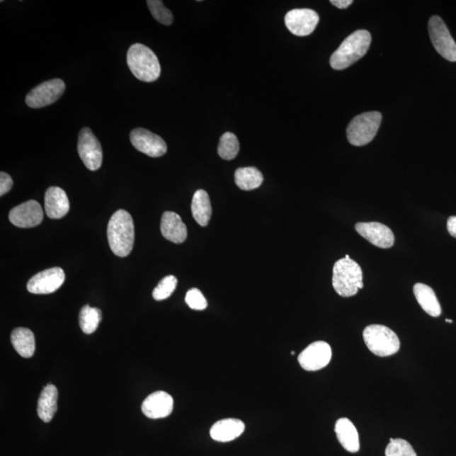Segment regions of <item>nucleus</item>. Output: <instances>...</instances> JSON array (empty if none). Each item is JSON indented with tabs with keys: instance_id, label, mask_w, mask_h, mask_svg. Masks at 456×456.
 I'll return each mask as SVG.
<instances>
[{
	"instance_id": "1",
	"label": "nucleus",
	"mask_w": 456,
	"mask_h": 456,
	"mask_svg": "<svg viewBox=\"0 0 456 456\" xmlns=\"http://www.w3.org/2000/svg\"><path fill=\"white\" fill-rule=\"evenodd\" d=\"M109 246L115 256L126 257L132 251L135 227L132 217L125 210L114 213L108 225Z\"/></svg>"
},
{
	"instance_id": "2",
	"label": "nucleus",
	"mask_w": 456,
	"mask_h": 456,
	"mask_svg": "<svg viewBox=\"0 0 456 456\" xmlns=\"http://www.w3.org/2000/svg\"><path fill=\"white\" fill-rule=\"evenodd\" d=\"M371 41V34L366 30H358L350 34L331 55V67L336 70L350 67L367 54Z\"/></svg>"
},
{
	"instance_id": "3",
	"label": "nucleus",
	"mask_w": 456,
	"mask_h": 456,
	"mask_svg": "<svg viewBox=\"0 0 456 456\" xmlns=\"http://www.w3.org/2000/svg\"><path fill=\"white\" fill-rule=\"evenodd\" d=\"M127 64L139 81L153 82L161 76V65L155 52L142 43H135L129 48Z\"/></svg>"
},
{
	"instance_id": "4",
	"label": "nucleus",
	"mask_w": 456,
	"mask_h": 456,
	"mask_svg": "<svg viewBox=\"0 0 456 456\" xmlns=\"http://www.w3.org/2000/svg\"><path fill=\"white\" fill-rule=\"evenodd\" d=\"M332 285L341 297H350L357 295L363 287V270L352 258H341L333 267Z\"/></svg>"
},
{
	"instance_id": "5",
	"label": "nucleus",
	"mask_w": 456,
	"mask_h": 456,
	"mask_svg": "<svg viewBox=\"0 0 456 456\" xmlns=\"http://www.w3.org/2000/svg\"><path fill=\"white\" fill-rule=\"evenodd\" d=\"M363 336L367 348L377 356H392L400 350L398 336L387 326L371 324L365 329Z\"/></svg>"
},
{
	"instance_id": "6",
	"label": "nucleus",
	"mask_w": 456,
	"mask_h": 456,
	"mask_svg": "<svg viewBox=\"0 0 456 456\" xmlns=\"http://www.w3.org/2000/svg\"><path fill=\"white\" fill-rule=\"evenodd\" d=\"M381 120L382 115L379 112H367L355 117L346 130L348 142L355 147L371 142L378 132Z\"/></svg>"
},
{
	"instance_id": "7",
	"label": "nucleus",
	"mask_w": 456,
	"mask_h": 456,
	"mask_svg": "<svg viewBox=\"0 0 456 456\" xmlns=\"http://www.w3.org/2000/svg\"><path fill=\"white\" fill-rule=\"evenodd\" d=\"M428 33L433 45L438 54L450 62H455L456 43L440 16H434L429 20Z\"/></svg>"
},
{
	"instance_id": "8",
	"label": "nucleus",
	"mask_w": 456,
	"mask_h": 456,
	"mask_svg": "<svg viewBox=\"0 0 456 456\" xmlns=\"http://www.w3.org/2000/svg\"><path fill=\"white\" fill-rule=\"evenodd\" d=\"M65 91V84L60 79L42 82L26 95L25 103L32 108H41L55 103Z\"/></svg>"
},
{
	"instance_id": "9",
	"label": "nucleus",
	"mask_w": 456,
	"mask_h": 456,
	"mask_svg": "<svg viewBox=\"0 0 456 456\" xmlns=\"http://www.w3.org/2000/svg\"><path fill=\"white\" fill-rule=\"evenodd\" d=\"M77 150L87 169L96 171L101 168L103 164L102 147L89 128H83L79 134Z\"/></svg>"
},
{
	"instance_id": "10",
	"label": "nucleus",
	"mask_w": 456,
	"mask_h": 456,
	"mask_svg": "<svg viewBox=\"0 0 456 456\" xmlns=\"http://www.w3.org/2000/svg\"><path fill=\"white\" fill-rule=\"evenodd\" d=\"M332 357L331 346L326 341H315L298 356L300 366L307 371H318L329 365Z\"/></svg>"
},
{
	"instance_id": "11",
	"label": "nucleus",
	"mask_w": 456,
	"mask_h": 456,
	"mask_svg": "<svg viewBox=\"0 0 456 456\" xmlns=\"http://www.w3.org/2000/svg\"><path fill=\"white\" fill-rule=\"evenodd\" d=\"M319 21L317 12L309 8H295L285 16V24L297 37L309 36L314 32Z\"/></svg>"
},
{
	"instance_id": "12",
	"label": "nucleus",
	"mask_w": 456,
	"mask_h": 456,
	"mask_svg": "<svg viewBox=\"0 0 456 456\" xmlns=\"http://www.w3.org/2000/svg\"><path fill=\"white\" fill-rule=\"evenodd\" d=\"M64 280V271L60 267H54L33 276L28 283V290L33 295H50L58 290Z\"/></svg>"
},
{
	"instance_id": "13",
	"label": "nucleus",
	"mask_w": 456,
	"mask_h": 456,
	"mask_svg": "<svg viewBox=\"0 0 456 456\" xmlns=\"http://www.w3.org/2000/svg\"><path fill=\"white\" fill-rule=\"evenodd\" d=\"M130 142L137 150L151 157H160L168 151L164 139L143 128L131 131Z\"/></svg>"
},
{
	"instance_id": "14",
	"label": "nucleus",
	"mask_w": 456,
	"mask_h": 456,
	"mask_svg": "<svg viewBox=\"0 0 456 456\" xmlns=\"http://www.w3.org/2000/svg\"><path fill=\"white\" fill-rule=\"evenodd\" d=\"M8 219L17 227H34L42 222L43 210L36 200H28L13 208L8 214Z\"/></svg>"
},
{
	"instance_id": "15",
	"label": "nucleus",
	"mask_w": 456,
	"mask_h": 456,
	"mask_svg": "<svg viewBox=\"0 0 456 456\" xmlns=\"http://www.w3.org/2000/svg\"><path fill=\"white\" fill-rule=\"evenodd\" d=\"M355 229L368 242L380 249L392 248L394 244L393 232L380 222H358Z\"/></svg>"
},
{
	"instance_id": "16",
	"label": "nucleus",
	"mask_w": 456,
	"mask_h": 456,
	"mask_svg": "<svg viewBox=\"0 0 456 456\" xmlns=\"http://www.w3.org/2000/svg\"><path fill=\"white\" fill-rule=\"evenodd\" d=\"M173 403V398L169 393L160 390L144 399L142 410L149 418H164L172 414Z\"/></svg>"
},
{
	"instance_id": "17",
	"label": "nucleus",
	"mask_w": 456,
	"mask_h": 456,
	"mask_svg": "<svg viewBox=\"0 0 456 456\" xmlns=\"http://www.w3.org/2000/svg\"><path fill=\"white\" fill-rule=\"evenodd\" d=\"M161 232L166 240L174 244H182L188 236L187 227L179 215L173 212H166L162 215Z\"/></svg>"
},
{
	"instance_id": "18",
	"label": "nucleus",
	"mask_w": 456,
	"mask_h": 456,
	"mask_svg": "<svg viewBox=\"0 0 456 456\" xmlns=\"http://www.w3.org/2000/svg\"><path fill=\"white\" fill-rule=\"evenodd\" d=\"M69 210V201L67 193L59 187L47 188L45 194V212L51 219H60L67 216Z\"/></svg>"
},
{
	"instance_id": "19",
	"label": "nucleus",
	"mask_w": 456,
	"mask_h": 456,
	"mask_svg": "<svg viewBox=\"0 0 456 456\" xmlns=\"http://www.w3.org/2000/svg\"><path fill=\"white\" fill-rule=\"evenodd\" d=\"M245 425L243 421L236 418H227L218 421L210 428V437L218 442H230L242 435Z\"/></svg>"
},
{
	"instance_id": "20",
	"label": "nucleus",
	"mask_w": 456,
	"mask_h": 456,
	"mask_svg": "<svg viewBox=\"0 0 456 456\" xmlns=\"http://www.w3.org/2000/svg\"><path fill=\"white\" fill-rule=\"evenodd\" d=\"M337 438L342 447L348 452L357 453L360 450V442L356 427L348 418L337 420L335 426Z\"/></svg>"
},
{
	"instance_id": "21",
	"label": "nucleus",
	"mask_w": 456,
	"mask_h": 456,
	"mask_svg": "<svg viewBox=\"0 0 456 456\" xmlns=\"http://www.w3.org/2000/svg\"><path fill=\"white\" fill-rule=\"evenodd\" d=\"M414 293L416 301L422 309L432 317H438L442 313L441 306L435 292L433 289L423 283H416L414 287Z\"/></svg>"
},
{
	"instance_id": "22",
	"label": "nucleus",
	"mask_w": 456,
	"mask_h": 456,
	"mask_svg": "<svg viewBox=\"0 0 456 456\" xmlns=\"http://www.w3.org/2000/svg\"><path fill=\"white\" fill-rule=\"evenodd\" d=\"M58 389L54 384H48L43 389L38 403V414L43 422L50 423L54 418L58 409Z\"/></svg>"
},
{
	"instance_id": "23",
	"label": "nucleus",
	"mask_w": 456,
	"mask_h": 456,
	"mask_svg": "<svg viewBox=\"0 0 456 456\" xmlns=\"http://www.w3.org/2000/svg\"><path fill=\"white\" fill-rule=\"evenodd\" d=\"M191 210L193 217L199 225L205 227L209 224L212 210L207 192L200 190L195 193L192 199Z\"/></svg>"
},
{
	"instance_id": "24",
	"label": "nucleus",
	"mask_w": 456,
	"mask_h": 456,
	"mask_svg": "<svg viewBox=\"0 0 456 456\" xmlns=\"http://www.w3.org/2000/svg\"><path fill=\"white\" fill-rule=\"evenodd\" d=\"M11 342L21 357L32 358L36 349V342L32 331L28 328H16L11 334Z\"/></svg>"
},
{
	"instance_id": "25",
	"label": "nucleus",
	"mask_w": 456,
	"mask_h": 456,
	"mask_svg": "<svg viewBox=\"0 0 456 456\" xmlns=\"http://www.w3.org/2000/svg\"><path fill=\"white\" fill-rule=\"evenodd\" d=\"M264 181L260 170L253 166L240 168L235 172V183L240 190H253L260 187Z\"/></svg>"
},
{
	"instance_id": "26",
	"label": "nucleus",
	"mask_w": 456,
	"mask_h": 456,
	"mask_svg": "<svg viewBox=\"0 0 456 456\" xmlns=\"http://www.w3.org/2000/svg\"><path fill=\"white\" fill-rule=\"evenodd\" d=\"M102 320V312L98 308H91L89 305L83 307L79 317V323L83 332L90 335L96 331Z\"/></svg>"
},
{
	"instance_id": "27",
	"label": "nucleus",
	"mask_w": 456,
	"mask_h": 456,
	"mask_svg": "<svg viewBox=\"0 0 456 456\" xmlns=\"http://www.w3.org/2000/svg\"><path fill=\"white\" fill-rule=\"evenodd\" d=\"M239 142L234 134L226 132L222 135L219 142L218 155L222 159L231 161L238 156L239 152Z\"/></svg>"
},
{
	"instance_id": "28",
	"label": "nucleus",
	"mask_w": 456,
	"mask_h": 456,
	"mask_svg": "<svg viewBox=\"0 0 456 456\" xmlns=\"http://www.w3.org/2000/svg\"><path fill=\"white\" fill-rule=\"evenodd\" d=\"M147 4L155 20L162 25H172L173 23V13L164 6V2L161 0H148Z\"/></svg>"
},
{
	"instance_id": "29",
	"label": "nucleus",
	"mask_w": 456,
	"mask_h": 456,
	"mask_svg": "<svg viewBox=\"0 0 456 456\" xmlns=\"http://www.w3.org/2000/svg\"><path fill=\"white\" fill-rule=\"evenodd\" d=\"M385 456H418L409 442L402 438H390Z\"/></svg>"
},
{
	"instance_id": "30",
	"label": "nucleus",
	"mask_w": 456,
	"mask_h": 456,
	"mask_svg": "<svg viewBox=\"0 0 456 456\" xmlns=\"http://www.w3.org/2000/svg\"><path fill=\"white\" fill-rule=\"evenodd\" d=\"M178 285V280L174 275L166 276L157 285L152 292L153 298L156 301H162L173 295Z\"/></svg>"
},
{
	"instance_id": "31",
	"label": "nucleus",
	"mask_w": 456,
	"mask_h": 456,
	"mask_svg": "<svg viewBox=\"0 0 456 456\" xmlns=\"http://www.w3.org/2000/svg\"><path fill=\"white\" fill-rule=\"evenodd\" d=\"M186 302L188 306L194 310H204L208 306L207 300H205L203 293L197 288H192L188 291Z\"/></svg>"
},
{
	"instance_id": "32",
	"label": "nucleus",
	"mask_w": 456,
	"mask_h": 456,
	"mask_svg": "<svg viewBox=\"0 0 456 456\" xmlns=\"http://www.w3.org/2000/svg\"><path fill=\"white\" fill-rule=\"evenodd\" d=\"M13 181L10 175L1 172L0 173V195L3 196L11 190Z\"/></svg>"
},
{
	"instance_id": "33",
	"label": "nucleus",
	"mask_w": 456,
	"mask_h": 456,
	"mask_svg": "<svg viewBox=\"0 0 456 456\" xmlns=\"http://www.w3.org/2000/svg\"><path fill=\"white\" fill-rule=\"evenodd\" d=\"M447 229L449 234L456 239V217H450L447 221Z\"/></svg>"
},
{
	"instance_id": "34",
	"label": "nucleus",
	"mask_w": 456,
	"mask_h": 456,
	"mask_svg": "<svg viewBox=\"0 0 456 456\" xmlns=\"http://www.w3.org/2000/svg\"><path fill=\"white\" fill-rule=\"evenodd\" d=\"M331 3L333 6L341 8V10H344V8H348L353 3V0H331Z\"/></svg>"
},
{
	"instance_id": "35",
	"label": "nucleus",
	"mask_w": 456,
	"mask_h": 456,
	"mask_svg": "<svg viewBox=\"0 0 456 456\" xmlns=\"http://www.w3.org/2000/svg\"><path fill=\"white\" fill-rule=\"evenodd\" d=\"M446 322L452 323L453 321L451 319H446Z\"/></svg>"
},
{
	"instance_id": "36",
	"label": "nucleus",
	"mask_w": 456,
	"mask_h": 456,
	"mask_svg": "<svg viewBox=\"0 0 456 456\" xmlns=\"http://www.w3.org/2000/svg\"><path fill=\"white\" fill-rule=\"evenodd\" d=\"M345 258H350V257H349L348 254H346V256H345Z\"/></svg>"
}]
</instances>
